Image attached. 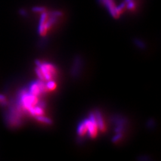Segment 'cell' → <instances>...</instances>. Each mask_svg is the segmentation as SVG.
<instances>
[{
    "label": "cell",
    "mask_w": 161,
    "mask_h": 161,
    "mask_svg": "<svg viewBox=\"0 0 161 161\" xmlns=\"http://www.w3.org/2000/svg\"><path fill=\"white\" fill-rule=\"evenodd\" d=\"M61 15L62 13L57 11L51 13L50 16L45 11L42 13L38 26L39 33L41 36H44L48 30L56 23L57 18L61 16Z\"/></svg>",
    "instance_id": "obj_1"
},
{
    "label": "cell",
    "mask_w": 161,
    "mask_h": 161,
    "mask_svg": "<svg viewBox=\"0 0 161 161\" xmlns=\"http://www.w3.org/2000/svg\"><path fill=\"white\" fill-rule=\"evenodd\" d=\"M36 72L41 81H51L56 74V68L51 64L37 62Z\"/></svg>",
    "instance_id": "obj_2"
},
{
    "label": "cell",
    "mask_w": 161,
    "mask_h": 161,
    "mask_svg": "<svg viewBox=\"0 0 161 161\" xmlns=\"http://www.w3.org/2000/svg\"><path fill=\"white\" fill-rule=\"evenodd\" d=\"M105 6L108 8L109 13L112 14V16L115 18L119 17L120 13L118 10V7H116L115 4L114 0H100Z\"/></svg>",
    "instance_id": "obj_3"
},
{
    "label": "cell",
    "mask_w": 161,
    "mask_h": 161,
    "mask_svg": "<svg viewBox=\"0 0 161 161\" xmlns=\"http://www.w3.org/2000/svg\"><path fill=\"white\" fill-rule=\"evenodd\" d=\"M78 134L79 136H84L87 133V127L85 121L81 123L78 126Z\"/></svg>",
    "instance_id": "obj_4"
},
{
    "label": "cell",
    "mask_w": 161,
    "mask_h": 161,
    "mask_svg": "<svg viewBox=\"0 0 161 161\" xmlns=\"http://www.w3.org/2000/svg\"><path fill=\"white\" fill-rule=\"evenodd\" d=\"M45 85H46V88L47 90H53L56 88V83L52 80L48 81V83Z\"/></svg>",
    "instance_id": "obj_5"
},
{
    "label": "cell",
    "mask_w": 161,
    "mask_h": 161,
    "mask_svg": "<svg viewBox=\"0 0 161 161\" xmlns=\"http://www.w3.org/2000/svg\"><path fill=\"white\" fill-rule=\"evenodd\" d=\"M32 10H33V11H34L35 13H42L45 11V9L44 7H39V6H36V7H33Z\"/></svg>",
    "instance_id": "obj_6"
},
{
    "label": "cell",
    "mask_w": 161,
    "mask_h": 161,
    "mask_svg": "<svg viewBox=\"0 0 161 161\" xmlns=\"http://www.w3.org/2000/svg\"><path fill=\"white\" fill-rule=\"evenodd\" d=\"M7 103V100L5 97L0 94V105L2 106H5Z\"/></svg>",
    "instance_id": "obj_7"
},
{
    "label": "cell",
    "mask_w": 161,
    "mask_h": 161,
    "mask_svg": "<svg viewBox=\"0 0 161 161\" xmlns=\"http://www.w3.org/2000/svg\"><path fill=\"white\" fill-rule=\"evenodd\" d=\"M19 13L22 15V16H26V10H24V9H22V10H20V11H19Z\"/></svg>",
    "instance_id": "obj_8"
}]
</instances>
